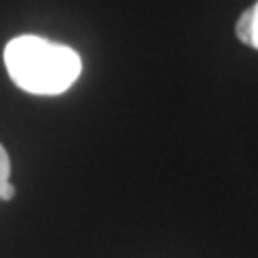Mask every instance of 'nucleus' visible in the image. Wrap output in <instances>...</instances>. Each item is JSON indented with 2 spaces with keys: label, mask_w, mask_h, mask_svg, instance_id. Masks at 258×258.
I'll return each instance as SVG.
<instances>
[{
  "label": "nucleus",
  "mask_w": 258,
  "mask_h": 258,
  "mask_svg": "<svg viewBox=\"0 0 258 258\" xmlns=\"http://www.w3.org/2000/svg\"><path fill=\"white\" fill-rule=\"evenodd\" d=\"M5 67L15 86L30 95H60L82 74V58L69 45L37 35L11 39L5 47Z\"/></svg>",
  "instance_id": "1"
},
{
  "label": "nucleus",
  "mask_w": 258,
  "mask_h": 258,
  "mask_svg": "<svg viewBox=\"0 0 258 258\" xmlns=\"http://www.w3.org/2000/svg\"><path fill=\"white\" fill-rule=\"evenodd\" d=\"M237 37L241 43L258 50V3L241 13L237 22Z\"/></svg>",
  "instance_id": "2"
},
{
  "label": "nucleus",
  "mask_w": 258,
  "mask_h": 258,
  "mask_svg": "<svg viewBox=\"0 0 258 258\" xmlns=\"http://www.w3.org/2000/svg\"><path fill=\"white\" fill-rule=\"evenodd\" d=\"M9 176H11V159H9L7 149L0 144V189H3V185L9 181Z\"/></svg>",
  "instance_id": "3"
},
{
  "label": "nucleus",
  "mask_w": 258,
  "mask_h": 258,
  "mask_svg": "<svg viewBox=\"0 0 258 258\" xmlns=\"http://www.w3.org/2000/svg\"><path fill=\"white\" fill-rule=\"evenodd\" d=\"M15 198V185L11 181H7L3 185V189H0V200H5V203H9V200Z\"/></svg>",
  "instance_id": "4"
}]
</instances>
